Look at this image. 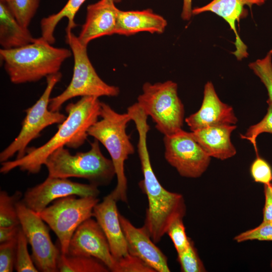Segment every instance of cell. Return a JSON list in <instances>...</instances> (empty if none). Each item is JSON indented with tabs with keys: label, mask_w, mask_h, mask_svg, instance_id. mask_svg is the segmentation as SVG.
<instances>
[{
	"label": "cell",
	"mask_w": 272,
	"mask_h": 272,
	"mask_svg": "<svg viewBox=\"0 0 272 272\" xmlns=\"http://www.w3.org/2000/svg\"><path fill=\"white\" fill-rule=\"evenodd\" d=\"M270 267H271V270H272V260H271V262H270Z\"/></svg>",
	"instance_id": "cell-38"
},
{
	"label": "cell",
	"mask_w": 272,
	"mask_h": 272,
	"mask_svg": "<svg viewBox=\"0 0 272 272\" xmlns=\"http://www.w3.org/2000/svg\"><path fill=\"white\" fill-rule=\"evenodd\" d=\"M134 124L139 134L138 153L144 177L139 185L148 200L143 226L153 242L157 243L166 234L172 222L178 218H183L186 214V205L182 195L165 189L153 171L147 143L150 130L147 120L140 118Z\"/></svg>",
	"instance_id": "cell-2"
},
{
	"label": "cell",
	"mask_w": 272,
	"mask_h": 272,
	"mask_svg": "<svg viewBox=\"0 0 272 272\" xmlns=\"http://www.w3.org/2000/svg\"><path fill=\"white\" fill-rule=\"evenodd\" d=\"M61 78L60 72L46 77V86L43 93L34 104L25 110L26 116L18 135L1 152V163L8 161L16 154V159L24 156L28 144L38 138L44 129L54 124H60L65 119L66 116L59 111H53L49 109L52 90Z\"/></svg>",
	"instance_id": "cell-8"
},
{
	"label": "cell",
	"mask_w": 272,
	"mask_h": 272,
	"mask_svg": "<svg viewBox=\"0 0 272 272\" xmlns=\"http://www.w3.org/2000/svg\"><path fill=\"white\" fill-rule=\"evenodd\" d=\"M76 196L57 199L39 214L57 236L60 252L64 254L68 253L70 240L76 229L93 217V209L99 202L98 197Z\"/></svg>",
	"instance_id": "cell-9"
},
{
	"label": "cell",
	"mask_w": 272,
	"mask_h": 272,
	"mask_svg": "<svg viewBox=\"0 0 272 272\" xmlns=\"http://www.w3.org/2000/svg\"><path fill=\"white\" fill-rule=\"evenodd\" d=\"M117 201L111 193L105 196L93 209L95 217L108 242L111 253L115 259L128 254L126 241L119 220Z\"/></svg>",
	"instance_id": "cell-18"
},
{
	"label": "cell",
	"mask_w": 272,
	"mask_h": 272,
	"mask_svg": "<svg viewBox=\"0 0 272 272\" xmlns=\"http://www.w3.org/2000/svg\"><path fill=\"white\" fill-rule=\"evenodd\" d=\"M248 66L264 84L267 91L268 100L272 102V49L262 58L250 62Z\"/></svg>",
	"instance_id": "cell-26"
},
{
	"label": "cell",
	"mask_w": 272,
	"mask_h": 272,
	"mask_svg": "<svg viewBox=\"0 0 272 272\" xmlns=\"http://www.w3.org/2000/svg\"><path fill=\"white\" fill-rule=\"evenodd\" d=\"M100 117L88 129L89 135L101 143L108 152L113 163L117 184L110 193L115 200L127 202V182L124 171L125 161L134 152L126 129L131 120L126 112L119 113L101 102Z\"/></svg>",
	"instance_id": "cell-4"
},
{
	"label": "cell",
	"mask_w": 272,
	"mask_h": 272,
	"mask_svg": "<svg viewBox=\"0 0 272 272\" xmlns=\"http://www.w3.org/2000/svg\"><path fill=\"white\" fill-rule=\"evenodd\" d=\"M20 228V224L0 227V243L17 238Z\"/></svg>",
	"instance_id": "cell-36"
},
{
	"label": "cell",
	"mask_w": 272,
	"mask_h": 272,
	"mask_svg": "<svg viewBox=\"0 0 272 272\" xmlns=\"http://www.w3.org/2000/svg\"><path fill=\"white\" fill-rule=\"evenodd\" d=\"M119 220L128 253L142 259L155 271H170L167 257L155 245L145 228L135 227L120 214Z\"/></svg>",
	"instance_id": "cell-15"
},
{
	"label": "cell",
	"mask_w": 272,
	"mask_h": 272,
	"mask_svg": "<svg viewBox=\"0 0 272 272\" xmlns=\"http://www.w3.org/2000/svg\"><path fill=\"white\" fill-rule=\"evenodd\" d=\"M57 268L60 272H108V267L99 259L90 256L73 255L60 253Z\"/></svg>",
	"instance_id": "cell-23"
},
{
	"label": "cell",
	"mask_w": 272,
	"mask_h": 272,
	"mask_svg": "<svg viewBox=\"0 0 272 272\" xmlns=\"http://www.w3.org/2000/svg\"><path fill=\"white\" fill-rule=\"evenodd\" d=\"M268 107L266 115L258 123L250 126L244 135L241 134V138L249 141L253 146L256 155H258L256 145V138L260 133H272V102L267 99Z\"/></svg>",
	"instance_id": "cell-29"
},
{
	"label": "cell",
	"mask_w": 272,
	"mask_h": 272,
	"mask_svg": "<svg viewBox=\"0 0 272 272\" xmlns=\"http://www.w3.org/2000/svg\"><path fill=\"white\" fill-rule=\"evenodd\" d=\"M177 260L183 272H205V265L200 259L194 243L191 240L189 246L177 253Z\"/></svg>",
	"instance_id": "cell-28"
},
{
	"label": "cell",
	"mask_w": 272,
	"mask_h": 272,
	"mask_svg": "<svg viewBox=\"0 0 272 272\" xmlns=\"http://www.w3.org/2000/svg\"><path fill=\"white\" fill-rule=\"evenodd\" d=\"M233 239L237 243L252 240L272 241V221H262L257 227L237 235Z\"/></svg>",
	"instance_id": "cell-30"
},
{
	"label": "cell",
	"mask_w": 272,
	"mask_h": 272,
	"mask_svg": "<svg viewBox=\"0 0 272 272\" xmlns=\"http://www.w3.org/2000/svg\"><path fill=\"white\" fill-rule=\"evenodd\" d=\"M65 39L74 56L73 77L61 94L50 98L49 109L53 111H59L65 102L79 96L99 98L118 95L119 88L105 83L96 73L88 57L87 46L82 44L72 31H66Z\"/></svg>",
	"instance_id": "cell-6"
},
{
	"label": "cell",
	"mask_w": 272,
	"mask_h": 272,
	"mask_svg": "<svg viewBox=\"0 0 272 272\" xmlns=\"http://www.w3.org/2000/svg\"><path fill=\"white\" fill-rule=\"evenodd\" d=\"M2 2L6 4L18 22L28 28L37 11L40 0H5Z\"/></svg>",
	"instance_id": "cell-25"
},
{
	"label": "cell",
	"mask_w": 272,
	"mask_h": 272,
	"mask_svg": "<svg viewBox=\"0 0 272 272\" xmlns=\"http://www.w3.org/2000/svg\"><path fill=\"white\" fill-rule=\"evenodd\" d=\"M164 157L179 175L186 178L200 177L209 166L210 157L195 140L191 132L182 129L164 135Z\"/></svg>",
	"instance_id": "cell-11"
},
{
	"label": "cell",
	"mask_w": 272,
	"mask_h": 272,
	"mask_svg": "<svg viewBox=\"0 0 272 272\" xmlns=\"http://www.w3.org/2000/svg\"><path fill=\"white\" fill-rule=\"evenodd\" d=\"M99 194L98 187L93 184L48 176L43 182L28 188L22 201L27 208L39 214L51 202L60 198L70 195L98 197Z\"/></svg>",
	"instance_id": "cell-12"
},
{
	"label": "cell",
	"mask_w": 272,
	"mask_h": 272,
	"mask_svg": "<svg viewBox=\"0 0 272 272\" xmlns=\"http://www.w3.org/2000/svg\"><path fill=\"white\" fill-rule=\"evenodd\" d=\"M101 102L94 96H84L65 108L66 118L59 124L57 131L46 143L37 147L27 148L23 157L1 163L0 172L7 174L19 168L30 174L39 172L46 159L61 147L78 149L87 139L89 128L100 116Z\"/></svg>",
	"instance_id": "cell-1"
},
{
	"label": "cell",
	"mask_w": 272,
	"mask_h": 272,
	"mask_svg": "<svg viewBox=\"0 0 272 272\" xmlns=\"http://www.w3.org/2000/svg\"><path fill=\"white\" fill-rule=\"evenodd\" d=\"M267 0H212L208 4L192 9V15H198L205 12H211L223 18L229 25L233 31L235 41V50L232 53L238 60L248 57L246 45L240 38L236 23H239L241 19L247 15L245 6L250 9L253 6H261L265 4Z\"/></svg>",
	"instance_id": "cell-16"
},
{
	"label": "cell",
	"mask_w": 272,
	"mask_h": 272,
	"mask_svg": "<svg viewBox=\"0 0 272 272\" xmlns=\"http://www.w3.org/2000/svg\"><path fill=\"white\" fill-rule=\"evenodd\" d=\"M177 89V84L170 80L154 84L146 82L137 98L138 104L152 118L156 129L164 135L182 129L184 108Z\"/></svg>",
	"instance_id": "cell-7"
},
{
	"label": "cell",
	"mask_w": 272,
	"mask_h": 272,
	"mask_svg": "<svg viewBox=\"0 0 272 272\" xmlns=\"http://www.w3.org/2000/svg\"><path fill=\"white\" fill-rule=\"evenodd\" d=\"M185 121L193 131L208 126L235 125L238 119L232 107L221 101L213 83L208 82L204 87L200 108L186 117Z\"/></svg>",
	"instance_id": "cell-14"
},
{
	"label": "cell",
	"mask_w": 272,
	"mask_h": 272,
	"mask_svg": "<svg viewBox=\"0 0 272 272\" xmlns=\"http://www.w3.org/2000/svg\"><path fill=\"white\" fill-rule=\"evenodd\" d=\"M236 127L235 125H216L191 133L210 157L224 160L233 157L236 153L231 141V133Z\"/></svg>",
	"instance_id": "cell-19"
},
{
	"label": "cell",
	"mask_w": 272,
	"mask_h": 272,
	"mask_svg": "<svg viewBox=\"0 0 272 272\" xmlns=\"http://www.w3.org/2000/svg\"><path fill=\"white\" fill-rule=\"evenodd\" d=\"M17 237L0 244V271L12 272L15 267Z\"/></svg>",
	"instance_id": "cell-33"
},
{
	"label": "cell",
	"mask_w": 272,
	"mask_h": 272,
	"mask_svg": "<svg viewBox=\"0 0 272 272\" xmlns=\"http://www.w3.org/2000/svg\"><path fill=\"white\" fill-rule=\"evenodd\" d=\"M17 209L21 227L31 246V256L36 267L39 271H58L60 250L53 243L49 227L39 214L27 208L22 200L18 202Z\"/></svg>",
	"instance_id": "cell-10"
},
{
	"label": "cell",
	"mask_w": 272,
	"mask_h": 272,
	"mask_svg": "<svg viewBox=\"0 0 272 272\" xmlns=\"http://www.w3.org/2000/svg\"><path fill=\"white\" fill-rule=\"evenodd\" d=\"M264 195L262 221H272V183L264 185Z\"/></svg>",
	"instance_id": "cell-35"
},
{
	"label": "cell",
	"mask_w": 272,
	"mask_h": 272,
	"mask_svg": "<svg viewBox=\"0 0 272 272\" xmlns=\"http://www.w3.org/2000/svg\"><path fill=\"white\" fill-rule=\"evenodd\" d=\"M71 50L52 46L42 37L20 47L0 49V58L11 82L20 84L39 81L59 72Z\"/></svg>",
	"instance_id": "cell-3"
},
{
	"label": "cell",
	"mask_w": 272,
	"mask_h": 272,
	"mask_svg": "<svg viewBox=\"0 0 272 272\" xmlns=\"http://www.w3.org/2000/svg\"><path fill=\"white\" fill-rule=\"evenodd\" d=\"M20 191L10 195L5 190L0 191V227L20 224L17 205L22 197Z\"/></svg>",
	"instance_id": "cell-24"
},
{
	"label": "cell",
	"mask_w": 272,
	"mask_h": 272,
	"mask_svg": "<svg viewBox=\"0 0 272 272\" xmlns=\"http://www.w3.org/2000/svg\"><path fill=\"white\" fill-rule=\"evenodd\" d=\"M28 242L21 227L17 242L16 256L15 268L18 272H37L32 256L29 253Z\"/></svg>",
	"instance_id": "cell-27"
},
{
	"label": "cell",
	"mask_w": 272,
	"mask_h": 272,
	"mask_svg": "<svg viewBox=\"0 0 272 272\" xmlns=\"http://www.w3.org/2000/svg\"><path fill=\"white\" fill-rule=\"evenodd\" d=\"M166 234L173 242L177 253L186 249L190 245L191 240L186 235L183 218H178L172 222Z\"/></svg>",
	"instance_id": "cell-31"
},
{
	"label": "cell",
	"mask_w": 272,
	"mask_h": 272,
	"mask_svg": "<svg viewBox=\"0 0 272 272\" xmlns=\"http://www.w3.org/2000/svg\"><path fill=\"white\" fill-rule=\"evenodd\" d=\"M250 167V175L254 181L268 184L272 182V168L269 163L259 155Z\"/></svg>",
	"instance_id": "cell-34"
},
{
	"label": "cell",
	"mask_w": 272,
	"mask_h": 272,
	"mask_svg": "<svg viewBox=\"0 0 272 272\" xmlns=\"http://www.w3.org/2000/svg\"><path fill=\"white\" fill-rule=\"evenodd\" d=\"M5 0H0L1 2H4Z\"/></svg>",
	"instance_id": "cell-39"
},
{
	"label": "cell",
	"mask_w": 272,
	"mask_h": 272,
	"mask_svg": "<svg viewBox=\"0 0 272 272\" xmlns=\"http://www.w3.org/2000/svg\"><path fill=\"white\" fill-rule=\"evenodd\" d=\"M114 0H100L88 6L86 19L78 37L87 46L93 39L115 34L118 9Z\"/></svg>",
	"instance_id": "cell-17"
},
{
	"label": "cell",
	"mask_w": 272,
	"mask_h": 272,
	"mask_svg": "<svg viewBox=\"0 0 272 272\" xmlns=\"http://www.w3.org/2000/svg\"><path fill=\"white\" fill-rule=\"evenodd\" d=\"M192 0H183L181 16L184 20L188 21L191 18L192 15Z\"/></svg>",
	"instance_id": "cell-37"
},
{
	"label": "cell",
	"mask_w": 272,
	"mask_h": 272,
	"mask_svg": "<svg viewBox=\"0 0 272 272\" xmlns=\"http://www.w3.org/2000/svg\"><path fill=\"white\" fill-rule=\"evenodd\" d=\"M35 39L28 28L18 22L6 4L0 2V44L2 48L20 47L32 43Z\"/></svg>",
	"instance_id": "cell-21"
},
{
	"label": "cell",
	"mask_w": 272,
	"mask_h": 272,
	"mask_svg": "<svg viewBox=\"0 0 272 272\" xmlns=\"http://www.w3.org/2000/svg\"><path fill=\"white\" fill-rule=\"evenodd\" d=\"M44 165L48 176L84 178L97 187L109 184L115 176L112 160L103 155L99 142L95 139L89 151L75 155L60 147L49 155Z\"/></svg>",
	"instance_id": "cell-5"
},
{
	"label": "cell",
	"mask_w": 272,
	"mask_h": 272,
	"mask_svg": "<svg viewBox=\"0 0 272 272\" xmlns=\"http://www.w3.org/2000/svg\"><path fill=\"white\" fill-rule=\"evenodd\" d=\"M115 260L113 272H155L142 259L129 253Z\"/></svg>",
	"instance_id": "cell-32"
},
{
	"label": "cell",
	"mask_w": 272,
	"mask_h": 272,
	"mask_svg": "<svg viewBox=\"0 0 272 272\" xmlns=\"http://www.w3.org/2000/svg\"><path fill=\"white\" fill-rule=\"evenodd\" d=\"M67 254L94 257L112 272L116 264L103 230L97 221L91 218L82 223L75 231L70 240Z\"/></svg>",
	"instance_id": "cell-13"
},
{
	"label": "cell",
	"mask_w": 272,
	"mask_h": 272,
	"mask_svg": "<svg viewBox=\"0 0 272 272\" xmlns=\"http://www.w3.org/2000/svg\"><path fill=\"white\" fill-rule=\"evenodd\" d=\"M86 0H68L64 6L57 13L43 18L40 22L41 37L51 44H53L55 39L54 32L57 25L61 19L66 18L68 23L66 31H72L77 26L75 18L77 12ZM119 2L121 0H114Z\"/></svg>",
	"instance_id": "cell-22"
},
{
	"label": "cell",
	"mask_w": 272,
	"mask_h": 272,
	"mask_svg": "<svg viewBox=\"0 0 272 272\" xmlns=\"http://www.w3.org/2000/svg\"><path fill=\"white\" fill-rule=\"evenodd\" d=\"M167 25L166 20L151 9L127 11L119 9L115 34L128 36L145 31L161 34Z\"/></svg>",
	"instance_id": "cell-20"
}]
</instances>
